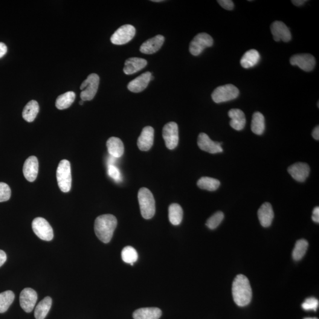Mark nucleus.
Masks as SVG:
<instances>
[{
    "mask_svg": "<svg viewBox=\"0 0 319 319\" xmlns=\"http://www.w3.org/2000/svg\"><path fill=\"white\" fill-rule=\"evenodd\" d=\"M233 298L238 306L248 305L252 299V289L248 278L242 274L238 275L235 278L232 288Z\"/></svg>",
    "mask_w": 319,
    "mask_h": 319,
    "instance_id": "nucleus-1",
    "label": "nucleus"
},
{
    "mask_svg": "<svg viewBox=\"0 0 319 319\" xmlns=\"http://www.w3.org/2000/svg\"><path fill=\"white\" fill-rule=\"evenodd\" d=\"M117 226V218L112 214H103L98 216L95 221L96 236L103 242L108 243L112 239Z\"/></svg>",
    "mask_w": 319,
    "mask_h": 319,
    "instance_id": "nucleus-2",
    "label": "nucleus"
},
{
    "mask_svg": "<svg viewBox=\"0 0 319 319\" xmlns=\"http://www.w3.org/2000/svg\"><path fill=\"white\" fill-rule=\"evenodd\" d=\"M138 199L142 216L150 219L155 215V200L152 192L146 187H142L138 191Z\"/></svg>",
    "mask_w": 319,
    "mask_h": 319,
    "instance_id": "nucleus-3",
    "label": "nucleus"
},
{
    "mask_svg": "<svg viewBox=\"0 0 319 319\" xmlns=\"http://www.w3.org/2000/svg\"><path fill=\"white\" fill-rule=\"evenodd\" d=\"M56 177L58 186L61 191L67 193L72 186L71 164L67 160H62L58 166Z\"/></svg>",
    "mask_w": 319,
    "mask_h": 319,
    "instance_id": "nucleus-4",
    "label": "nucleus"
},
{
    "mask_svg": "<svg viewBox=\"0 0 319 319\" xmlns=\"http://www.w3.org/2000/svg\"><path fill=\"white\" fill-rule=\"evenodd\" d=\"M239 94V90L236 86L228 84L214 89L212 94V98L214 103L219 104L236 99Z\"/></svg>",
    "mask_w": 319,
    "mask_h": 319,
    "instance_id": "nucleus-5",
    "label": "nucleus"
},
{
    "mask_svg": "<svg viewBox=\"0 0 319 319\" xmlns=\"http://www.w3.org/2000/svg\"><path fill=\"white\" fill-rule=\"evenodd\" d=\"M100 84V77L97 74H91L81 84L80 98L83 101H91L97 94Z\"/></svg>",
    "mask_w": 319,
    "mask_h": 319,
    "instance_id": "nucleus-6",
    "label": "nucleus"
},
{
    "mask_svg": "<svg viewBox=\"0 0 319 319\" xmlns=\"http://www.w3.org/2000/svg\"><path fill=\"white\" fill-rule=\"evenodd\" d=\"M32 229L34 234L43 240L50 241L53 239V231L50 224L41 217H36L32 222Z\"/></svg>",
    "mask_w": 319,
    "mask_h": 319,
    "instance_id": "nucleus-7",
    "label": "nucleus"
},
{
    "mask_svg": "<svg viewBox=\"0 0 319 319\" xmlns=\"http://www.w3.org/2000/svg\"><path fill=\"white\" fill-rule=\"evenodd\" d=\"M213 44V40L210 34L202 33L197 34L191 40L189 51L193 56H199L206 48H210Z\"/></svg>",
    "mask_w": 319,
    "mask_h": 319,
    "instance_id": "nucleus-8",
    "label": "nucleus"
},
{
    "mask_svg": "<svg viewBox=\"0 0 319 319\" xmlns=\"http://www.w3.org/2000/svg\"><path fill=\"white\" fill-rule=\"evenodd\" d=\"M134 26L126 25L121 26L115 31L111 37V42L116 45H123L129 43L133 39L135 34Z\"/></svg>",
    "mask_w": 319,
    "mask_h": 319,
    "instance_id": "nucleus-9",
    "label": "nucleus"
},
{
    "mask_svg": "<svg viewBox=\"0 0 319 319\" xmlns=\"http://www.w3.org/2000/svg\"><path fill=\"white\" fill-rule=\"evenodd\" d=\"M163 137L167 149H175L179 143V129L175 122L166 124L163 129Z\"/></svg>",
    "mask_w": 319,
    "mask_h": 319,
    "instance_id": "nucleus-10",
    "label": "nucleus"
},
{
    "mask_svg": "<svg viewBox=\"0 0 319 319\" xmlns=\"http://www.w3.org/2000/svg\"><path fill=\"white\" fill-rule=\"evenodd\" d=\"M290 62L292 65L297 66L306 72L313 71L316 65L315 58L310 54H295L291 58Z\"/></svg>",
    "mask_w": 319,
    "mask_h": 319,
    "instance_id": "nucleus-11",
    "label": "nucleus"
},
{
    "mask_svg": "<svg viewBox=\"0 0 319 319\" xmlns=\"http://www.w3.org/2000/svg\"><path fill=\"white\" fill-rule=\"evenodd\" d=\"M37 300V292L31 288H26L20 295V304L26 312L33 311Z\"/></svg>",
    "mask_w": 319,
    "mask_h": 319,
    "instance_id": "nucleus-12",
    "label": "nucleus"
},
{
    "mask_svg": "<svg viewBox=\"0 0 319 319\" xmlns=\"http://www.w3.org/2000/svg\"><path fill=\"white\" fill-rule=\"evenodd\" d=\"M198 145L202 150L211 154L223 152V149L221 147L222 143L212 140L205 133H201L199 135Z\"/></svg>",
    "mask_w": 319,
    "mask_h": 319,
    "instance_id": "nucleus-13",
    "label": "nucleus"
},
{
    "mask_svg": "<svg viewBox=\"0 0 319 319\" xmlns=\"http://www.w3.org/2000/svg\"><path fill=\"white\" fill-rule=\"evenodd\" d=\"M271 31L275 41L289 42L292 39L291 31L282 22H274L271 26Z\"/></svg>",
    "mask_w": 319,
    "mask_h": 319,
    "instance_id": "nucleus-14",
    "label": "nucleus"
},
{
    "mask_svg": "<svg viewBox=\"0 0 319 319\" xmlns=\"http://www.w3.org/2000/svg\"><path fill=\"white\" fill-rule=\"evenodd\" d=\"M25 178L28 182H33L37 178L39 172V161L35 156H30L25 162L23 169Z\"/></svg>",
    "mask_w": 319,
    "mask_h": 319,
    "instance_id": "nucleus-15",
    "label": "nucleus"
},
{
    "mask_svg": "<svg viewBox=\"0 0 319 319\" xmlns=\"http://www.w3.org/2000/svg\"><path fill=\"white\" fill-rule=\"evenodd\" d=\"M155 137V130L153 127L147 126L142 131L137 141V145L141 151H149L153 146Z\"/></svg>",
    "mask_w": 319,
    "mask_h": 319,
    "instance_id": "nucleus-16",
    "label": "nucleus"
},
{
    "mask_svg": "<svg viewBox=\"0 0 319 319\" xmlns=\"http://www.w3.org/2000/svg\"><path fill=\"white\" fill-rule=\"evenodd\" d=\"M309 165L304 163H297L288 168V172L295 181L303 182L308 178L310 173Z\"/></svg>",
    "mask_w": 319,
    "mask_h": 319,
    "instance_id": "nucleus-17",
    "label": "nucleus"
},
{
    "mask_svg": "<svg viewBox=\"0 0 319 319\" xmlns=\"http://www.w3.org/2000/svg\"><path fill=\"white\" fill-rule=\"evenodd\" d=\"M152 73L149 72H145L140 76L136 78L129 83L127 88L129 91L134 93H139L143 91L149 85L151 81Z\"/></svg>",
    "mask_w": 319,
    "mask_h": 319,
    "instance_id": "nucleus-18",
    "label": "nucleus"
},
{
    "mask_svg": "<svg viewBox=\"0 0 319 319\" xmlns=\"http://www.w3.org/2000/svg\"><path fill=\"white\" fill-rule=\"evenodd\" d=\"M164 42V37L163 36L157 35L143 43L141 46L140 51L141 53L147 54L155 53L161 48Z\"/></svg>",
    "mask_w": 319,
    "mask_h": 319,
    "instance_id": "nucleus-19",
    "label": "nucleus"
},
{
    "mask_svg": "<svg viewBox=\"0 0 319 319\" xmlns=\"http://www.w3.org/2000/svg\"><path fill=\"white\" fill-rule=\"evenodd\" d=\"M258 216L261 225L263 227H268L271 225L274 217L273 209L269 203L266 202L258 211Z\"/></svg>",
    "mask_w": 319,
    "mask_h": 319,
    "instance_id": "nucleus-20",
    "label": "nucleus"
},
{
    "mask_svg": "<svg viewBox=\"0 0 319 319\" xmlns=\"http://www.w3.org/2000/svg\"><path fill=\"white\" fill-rule=\"evenodd\" d=\"M147 65L146 59L139 57H131L126 60L125 62L123 71L125 74L132 75L142 70Z\"/></svg>",
    "mask_w": 319,
    "mask_h": 319,
    "instance_id": "nucleus-21",
    "label": "nucleus"
},
{
    "mask_svg": "<svg viewBox=\"0 0 319 319\" xmlns=\"http://www.w3.org/2000/svg\"><path fill=\"white\" fill-rule=\"evenodd\" d=\"M229 117L231 118L230 126L237 131L244 129L246 118L244 113L239 109H232L228 112Z\"/></svg>",
    "mask_w": 319,
    "mask_h": 319,
    "instance_id": "nucleus-22",
    "label": "nucleus"
},
{
    "mask_svg": "<svg viewBox=\"0 0 319 319\" xmlns=\"http://www.w3.org/2000/svg\"><path fill=\"white\" fill-rule=\"evenodd\" d=\"M161 310L157 307H146L139 309L133 313L134 319H159L161 317Z\"/></svg>",
    "mask_w": 319,
    "mask_h": 319,
    "instance_id": "nucleus-23",
    "label": "nucleus"
},
{
    "mask_svg": "<svg viewBox=\"0 0 319 319\" xmlns=\"http://www.w3.org/2000/svg\"><path fill=\"white\" fill-rule=\"evenodd\" d=\"M106 147L111 156L118 159L123 155L124 146L120 138L115 137L109 138L106 142Z\"/></svg>",
    "mask_w": 319,
    "mask_h": 319,
    "instance_id": "nucleus-24",
    "label": "nucleus"
},
{
    "mask_svg": "<svg viewBox=\"0 0 319 319\" xmlns=\"http://www.w3.org/2000/svg\"><path fill=\"white\" fill-rule=\"evenodd\" d=\"M260 60L259 52L255 49H251L243 55L240 63L243 68L248 69L254 67L259 62Z\"/></svg>",
    "mask_w": 319,
    "mask_h": 319,
    "instance_id": "nucleus-25",
    "label": "nucleus"
},
{
    "mask_svg": "<svg viewBox=\"0 0 319 319\" xmlns=\"http://www.w3.org/2000/svg\"><path fill=\"white\" fill-rule=\"evenodd\" d=\"M39 112V106L37 101L32 100L28 103L23 111V118L28 123H31L35 120Z\"/></svg>",
    "mask_w": 319,
    "mask_h": 319,
    "instance_id": "nucleus-26",
    "label": "nucleus"
},
{
    "mask_svg": "<svg viewBox=\"0 0 319 319\" xmlns=\"http://www.w3.org/2000/svg\"><path fill=\"white\" fill-rule=\"evenodd\" d=\"M265 118L262 113L255 112L252 115L251 130L254 134L262 135L265 130Z\"/></svg>",
    "mask_w": 319,
    "mask_h": 319,
    "instance_id": "nucleus-27",
    "label": "nucleus"
},
{
    "mask_svg": "<svg viewBox=\"0 0 319 319\" xmlns=\"http://www.w3.org/2000/svg\"><path fill=\"white\" fill-rule=\"evenodd\" d=\"M52 300L50 297H46L37 304L34 311V316L36 319H44L51 310Z\"/></svg>",
    "mask_w": 319,
    "mask_h": 319,
    "instance_id": "nucleus-28",
    "label": "nucleus"
},
{
    "mask_svg": "<svg viewBox=\"0 0 319 319\" xmlns=\"http://www.w3.org/2000/svg\"><path fill=\"white\" fill-rule=\"evenodd\" d=\"M75 97L76 95L72 91H69L59 95L56 101V108L61 110L68 108L74 103Z\"/></svg>",
    "mask_w": 319,
    "mask_h": 319,
    "instance_id": "nucleus-29",
    "label": "nucleus"
},
{
    "mask_svg": "<svg viewBox=\"0 0 319 319\" xmlns=\"http://www.w3.org/2000/svg\"><path fill=\"white\" fill-rule=\"evenodd\" d=\"M184 211L181 205L178 204H173L169 208V219L171 223L173 225H179L182 221Z\"/></svg>",
    "mask_w": 319,
    "mask_h": 319,
    "instance_id": "nucleus-30",
    "label": "nucleus"
},
{
    "mask_svg": "<svg viewBox=\"0 0 319 319\" xmlns=\"http://www.w3.org/2000/svg\"><path fill=\"white\" fill-rule=\"evenodd\" d=\"M198 186L201 189L208 191H215L220 186V183L216 179L202 177L197 183Z\"/></svg>",
    "mask_w": 319,
    "mask_h": 319,
    "instance_id": "nucleus-31",
    "label": "nucleus"
},
{
    "mask_svg": "<svg viewBox=\"0 0 319 319\" xmlns=\"http://www.w3.org/2000/svg\"><path fill=\"white\" fill-rule=\"evenodd\" d=\"M15 298L13 292L8 291L0 293V313L7 311Z\"/></svg>",
    "mask_w": 319,
    "mask_h": 319,
    "instance_id": "nucleus-32",
    "label": "nucleus"
},
{
    "mask_svg": "<svg viewBox=\"0 0 319 319\" xmlns=\"http://www.w3.org/2000/svg\"><path fill=\"white\" fill-rule=\"evenodd\" d=\"M308 245V242L305 239H301L297 240L292 251V258L294 260L298 261L302 259L306 253Z\"/></svg>",
    "mask_w": 319,
    "mask_h": 319,
    "instance_id": "nucleus-33",
    "label": "nucleus"
},
{
    "mask_svg": "<svg viewBox=\"0 0 319 319\" xmlns=\"http://www.w3.org/2000/svg\"><path fill=\"white\" fill-rule=\"evenodd\" d=\"M121 258L124 262L133 266L138 260V253L132 246H127L122 250Z\"/></svg>",
    "mask_w": 319,
    "mask_h": 319,
    "instance_id": "nucleus-34",
    "label": "nucleus"
},
{
    "mask_svg": "<svg viewBox=\"0 0 319 319\" xmlns=\"http://www.w3.org/2000/svg\"><path fill=\"white\" fill-rule=\"evenodd\" d=\"M224 218V214L222 212H217L207 220L206 225L210 230H214L220 224Z\"/></svg>",
    "mask_w": 319,
    "mask_h": 319,
    "instance_id": "nucleus-35",
    "label": "nucleus"
},
{
    "mask_svg": "<svg viewBox=\"0 0 319 319\" xmlns=\"http://www.w3.org/2000/svg\"><path fill=\"white\" fill-rule=\"evenodd\" d=\"M11 195V188L7 184L0 182V202L8 201Z\"/></svg>",
    "mask_w": 319,
    "mask_h": 319,
    "instance_id": "nucleus-36",
    "label": "nucleus"
},
{
    "mask_svg": "<svg viewBox=\"0 0 319 319\" xmlns=\"http://www.w3.org/2000/svg\"><path fill=\"white\" fill-rule=\"evenodd\" d=\"M301 306L304 310L316 311L319 306V300L315 297L307 298Z\"/></svg>",
    "mask_w": 319,
    "mask_h": 319,
    "instance_id": "nucleus-37",
    "label": "nucleus"
},
{
    "mask_svg": "<svg viewBox=\"0 0 319 319\" xmlns=\"http://www.w3.org/2000/svg\"><path fill=\"white\" fill-rule=\"evenodd\" d=\"M108 174L111 178L115 181L119 182L121 180V175L120 170L114 165H108Z\"/></svg>",
    "mask_w": 319,
    "mask_h": 319,
    "instance_id": "nucleus-38",
    "label": "nucleus"
},
{
    "mask_svg": "<svg viewBox=\"0 0 319 319\" xmlns=\"http://www.w3.org/2000/svg\"><path fill=\"white\" fill-rule=\"evenodd\" d=\"M217 2L225 10H232L234 9V4L233 1L231 0H218Z\"/></svg>",
    "mask_w": 319,
    "mask_h": 319,
    "instance_id": "nucleus-39",
    "label": "nucleus"
},
{
    "mask_svg": "<svg viewBox=\"0 0 319 319\" xmlns=\"http://www.w3.org/2000/svg\"><path fill=\"white\" fill-rule=\"evenodd\" d=\"M312 220L316 223L319 222V208L316 207L313 211Z\"/></svg>",
    "mask_w": 319,
    "mask_h": 319,
    "instance_id": "nucleus-40",
    "label": "nucleus"
},
{
    "mask_svg": "<svg viewBox=\"0 0 319 319\" xmlns=\"http://www.w3.org/2000/svg\"><path fill=\"white\" fill-rule=\"evenodd\" d=\"M7 47L4 43L0 42V59L7 53Z\"/></svg>",
    "mask_w": 319,
    "mask_h": 319,
    "instance_id": "nucleus-41",
    "label": "nucleus"
},
{
    "mask_svg": "<svg viewBox=\"0 0 319 319\" xmlns=\"http://www.w3.org/2000/svg\"><path fill=\"white\" fill-rule=\"evenodd\" d=\"M7 260V255L5 252L0 249V267L4 265Z\"/></svg>",
    "mask_w": 319,
    "mask_h": 319,
    "instance_id": "nucleus-42",
    "label": "nucleus"
},
{
    "mask_svg": "<svg viewBox=\"0 0 319 319\" xmlns=\"http://www.w3.org/2000/svg\"><path fill=\"white\" fill-rule=\"evenodd\" d=\"M313 137L316 140H319V126L316 127L315 129L313 130L312 133Z\"/></svg>",
    "mask_w": 319,
    "mask_h": 319,
    "instance_id": "nucleus-43",
    "label": "nucleus"
},
{
    "mask_svg": "<svg viewBox=\"0 0 319 319\" xmlns=\"http://www.w3.org/2000/svg\"><path fill=\"white\" fill-rule=\"evenodd\" d=\"M292 3L296 5V6H301L307 2L306 0H294L292 1Z\"/></svg>",
    "mask_w": 319,
    "mask_h": 319,
    "instance_id": "nucleus-44",
    "label": "nucleus"
},
{
    "mask_svg": "<svg viewBox=\"0 0 319 319\" xmlns=\"http://www.w3.org/2000/svg\"><path fill=\"white\" fill-rule=\"evenodd\" d=\"M304 319H318L316 318H304Z\"/></svg>",
    "mask_w": 319,
    "mask_h": 319,
    "instance_id": "nucleus-45",
    "label": "nucleus"
},
{
    "mask_svg": "<svg viewBox=\"0 0 319 319\" xmlns=\"http://www.w3.org/2000/svg\"><path fill=\"white\" fill-rule=\"evenodd\" d=\"M153 2H161L163 1H161V0H154V1H152Z\"/></svg>",
    "mask_w": 319,
    "mask_h": 319,
    "instance_id": "nucleus-46",
    "label": "nucleus"
},
{
    "mask_svg": "<svg viewBox=\"0 0 319 319\" xmlns=\"http://www.w3.org/2000/svg\"><path fill=\"white\" fill-rule=\"evenodd\" d=\"M83 102H84V101H83L82 100H81V101H80V105H83Z\"/></svg>",
    "mask_w": 319,
    "mask_h": 319,
    "instance_id": "nucleus-47",
    "label": "nucleus"
}]
</instances>
